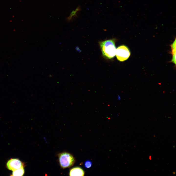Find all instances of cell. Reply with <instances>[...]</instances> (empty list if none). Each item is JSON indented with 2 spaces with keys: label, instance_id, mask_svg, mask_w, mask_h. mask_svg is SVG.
I'll return each mask as SVG.
<instances>
[{
  "label": "cell",
  "instance_id": "8",
  "mask_svg": "<svg viewBox=\"0 0 176 176\" xmlns=\"http://www.w3.org/2000/svg\"><path fill=\"white\" fill-rule=\"evenodd\" d=\"M92 165V162L89 160L86 161L84 163V166L86 168H88L90 167Z\"/></svg>",
  "mask_w": 176,
  "mask_h": 176
},
{
  "label": "cell",
  "instance_id": "7",
  "mask_svg": "<svg viewBox=\"0 0 176 176\" xmlns=\"http://www.w3.org/2000/svg\"><path fill=\"white\" fill-rule=\"evenodd\" d=\"M25 171L24 166L12 171L11 176H23L24 174Z\"/></svg>",
  "mask_w": 176,
  "mask_h": 176
},
{
  "label": "cell",
  "instance_id": "6",
  "mask_svg": "<svg viewBox=\"0 0 176 176\" xmlns=\"http://www.w3.org/2000/svg\"><path fill=\"white\" fill-rule=\"evenodd\" d=\"M171 47V53L172 55V58L171 62L176 64V39L170 45Z\"/></svg>",
  "mask_w": 176,
  "mask_h": 176
},
{
  "label": "cell",
  "instance_id": "9",
  "mask_svg": "<svg viewBox=\"0 0 176 176\" xmlns=\"http://www.w3.org/2000/svg\"><path fill=\"white\" fill-rule=\"evenodd\" d=\"M117 98L118 99V100H120L121 99V97H120V96L119 95H118Z\"/></svg>",
  "mask_w": 176,
  "mask_h": 176
},
{
  "label": "cell",
  "instance_id": "1",
  "mask_svg": "<svg viewBox=\"0 0 176 176\" xmlns=\"http://www.w3.org/2000/svg\"><path fill=\"white\" fill-rule=\"evenodd\" d=\"M116 39H112L100 41L99 43L102 54L106 58H113L115 55Z\"/></svg>",
  "mask_w": 176,
  "mask_h": 176
},
{
  "label": "cell",
  "instance_id": "4",
  "mask_svg": "<svg viewBox=\"0 0 176 176\" xmlns=\"http://www.w3.org/2000/svg\"><path fill=\"white\" fill-rule=\"evenodd\" d=\"M6 166L8 169L13 171L24 166V164L18 159H11L7 162Z\"/></svg>",
  "mask_w": 176,
  "mask_h": 176
},
{
  "label": "cell",
  "instance_id": "10",
  "mask_svg": "<svg viewBox=\"0 0 176 176\" xmlns=\"http://www.w3.org/2000/svg\"><path fill=\"white\" fill-rule=\"evenodd\" d=\"M149 159H150L151 160L152 159H151V156H149Z\"/></svg>",
  "mask_w": 176,
  "mask_h": 176
},
{
  "label": "cell",
  "instance_id": "3",
  "mask_svg": "<svg viewBox=\"0 0 176 176\" xmlns=\"http://www.w3.org/2000/svg\"><path fill=\"white\" fill-rule=\"evenodd\" d=\"M130 54L129 48L125 45H120L116 49L115 55L118 60L120 61L123 62L127 60Z\"/></svg>",
  "mask_w": 176,
  "mask_h": 176
},
{
  "label": "cell",
  "instance_id": "11",
  "mask_svg": "<svg viewBox=\"0 0 176 176\" xmlns=\"http://www.w3.org/2000/svg\"><path fill=\"white\" fill-rule=\"evenodd\" d=\"M173 173H173V174H175V172H174Z\"/></svg>",
  "mask_w": 176,
  "mask_h": 176
},
{
  "label": "cell",
  "instance_id": "2",
  "mask_svg": "<svg viewBox=\"0 0 176 176\" xmlns=\"http://www.w3.org/2000/svg\"><path fill=\"white\" fill-rule=\"evenodd\" d=\"M58 157L60 165L63 168L70 167L74 163V158L68 153L65 152L60 153Z\"/></svg>",
  "mask_w": 176,
  "mask_h": 176
},
{
  "label": "cell",
  "instance_id": "5",
  "mask_svg": "<svg viewBox=\"0 0 176 176\" xmlns=\"http://www.w3.org/2000/svg\"><path fill=\"white\" fill-rule=\"evenodd\" d=\"M84 175V172L83 170L78 167L71 169L69 173V175L71 176H83Z\"/></svg>",
  "mask_w": 176,
  "mask_h": 176
}]
</instances>
